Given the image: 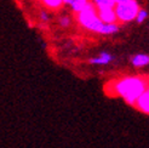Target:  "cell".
I'll return each mask as SVG.
<instances>
[{
  "mask_svg": "<svg viewBox=\"0 0 149 148\" xmlns=\"http://www.w3.org/2000/svg\"><path fill=\"white\" fill-rule=\"evenodd\" d=\"M110 95L121 96L131 106H135L137 100L149 89V80L142 77H125L110 83Z\"/></svg>",
  "mask_w": 149,
  "mask_h": 148,
  "instance_id": "1",
  "label": "cell"
},
{
  "mask_svg": "<svg viewBox=\"0 0 149 148\" xmlns=\"http://www.w3.org/2000/svg\"><path fill=\"white\" fill-rule=\"evenodd\" d=\"M77 21L81 27H84L87 31L93 33H100V34L104 26V23L98 16L97 7L91 1L86 5V7L83 11L77 15Z\"/></svg>",
  "mask_w": 149,
  "mask_h": 148,
  "instance_id": "2",
  "label": "cell"
},
{
  "mask_svg": "<svg viewBox=\"0 0 149 148\" xmlns=\"http://www.w3.org/2000/svg\"><path fill=\"white\" fill-rule=\"evenodd\" d=\"M114 10L116 13L118 21L125 23V22H131L133 20H136L141 9H139V5L136 0H131V1L116 5Z\"/></svg>",
  "mask_w": 149,
  "mask_h": 148,
  "instance_id": "3",
  "label": "cell"
},
{
  "mask_svg": "<svg viewBox=\"0 0 149 148\" xmlns=\"http://www.w3.org/2000/svg\"><path fill=\"white\" fill-rule=\"evenodd\" d=\"M98 16L101 18V21L104 24H113L116 23L118 17L114 9H103V10H97Z\"/></svg>",
  "mask_w": 149,
  "mask_h": 148,
  "instance_id": "4",
  "label": "cell"
},
{
  "mask_svg": "<svg viewBox=\"0 0 149 148\" xmlns=\"http://www.w3.org/2000/svg\"><path fill=\"white\" fill-rule=\"evenodd\" d=\"M135 107L146 114H149V89L137 100Z\"/></svg>",
  "mask_w": 149,
  "mask_h": 148,
  "instance_id": "5",
  "label": "cell"
},
{
  "mask_svg": "<svg viewBox=\"0 0 149 148\" xmlns=\"http://www.w3.org/2000/svg\"><path fill=\"white\" fill-rule=\"evenodd\" d=\"M88 3H90V0H64V5L70 6L72 10L77 15L83 11Z\"/></svg>",
  "mask_w": 149,
  "mask_h": 148,
  "instance_id": "6",
  "label": "cell"
},
{
  "mask_svg": "<svg viewBox=\"0 0 149 148\" xmlns=\"http://www.w3.org/2000/svg\"><path fill=\"white\" fill-rule=\"evenodd\" d=\"M111 60H113V56H111L110 54L108 52H101L97 57H95V58H91L90 60V63L92 64H108Z\"/></svg>",
  "mask_w": 149,
  "mask_h": 148,
  "instance_id": "7",
  "label": "cell"
},
{
  "mask_svg": "<svg viewBox=\"0 0 149 148\" xmlns=\"http://www.w3.org/2000/svg\"><path fill=\"white\" fill-rule=\"evenodd\" d=\"M91 3L95 4L97 7V10H103V9H115L116 4L113 0H90Z\"/></svg>",
  "mask_w": 149,
  "mask_h": 148,
  "instance_id": "8",
  "label": "cell"
},
{
  "mask_svg": "<svg viewBox=\"0 0 149 148\" xmlns=\"http://www.w3.org/2000/svg\"><path fill=\"white\" fill-rule=\"evenodd\" d=\"M132 64L135 67H144V66L149 64V56L144 54H138L132 58Z\"/></svg>",
  "mask_w": 149,
  "mask_h": 148,
  "instance_id": "9",
  "label": "cell"
},
{
  "mask_svg": "<svg viewBox=\"0 0 149 148\" xmlns=\"http://www.w3.org/2000/svg\"><path fill=\"white\" fill-rule=\"evenodd\" d=\"M41 4L50 10H59L64 5V0H40Z\"/></svg>",
  "mask_w": 149,
  "mask_h": 148,
  "instance_id": "10",
  "label": "cell"
},
{
  "mask_svg": "<svg viewBox=\"0 0 149 148\" xmlns=\"http://www.w3.org/2000/svg\"><path fill=\"white\" fill-rule=\"evenodd\" d=\"M119 31V26L116 23H113V24H104L103 26V29L101 34H104V35H109V34H114Z\"/></svg>",
  "mask_w": 149,
  "mask_h": 148,
  "instance_id": "11",
  "label": "cell"
},
{
  "mask_svg": "<svg viewBox=\"0 0 149 148\" xmlns=\"http://www.w3.org/2000/svg\"><path fill=\"white\" fill-rule=\"evenodd\" d=\"M147 17H148V12H147L146 10H139L136 21L138 22V23H142V22H144V20H146Z\"/></svg>",
  "mask_w": 149,
  "mask_h": 148,
  "instance_id": "12",
  "label": "cell"
},
{
  "mask_svg": "<svg viewBox=\"0 0 149 148\" xmlns=\"http://www.w3.org/2000/svg\"><path fill=\"white\" fill-rule=\"evenodd\" d=\"M58 22H59V24H61L62 27H69L72 20H70L68 16H63V17L59 18V21H58Z\"/></svg>",
  "mask_w": 149,
  "mask_h": 148,
  "instance_id": "13",
  "label": "cell"
},
{
  "mask_svg": "<svg viewBox=\"0 0 149 148\" xmlns=\"http://www.w3.org/2000/svg\"><path fill=\"white\" fill-rule=\"evenodd\" d=\"M40 18H41V21H44V22H47L49 21V13L46 12V11H41L40 12Z\"/></svg>",
  "mask_w": 149,
  "mask_h": 148,
  "instance_id": "14",
  "label": "cell"
},
{
  "mask_svg": "<svg viewBox=\"0 0 149 148\" xmlns=\"http://www.w3.org/2000/svg\"><path fill=\"white\" fill-rule=\"evenodd\" d=\"M113 1L116 4V5H119V4H124V3H127V1H131V0H113Z\"/></svg>",
  "mask_w": 149,
  "mask_h": 148,
  "instance_id": "15",
  "label": "cell"
}]
</instances>
